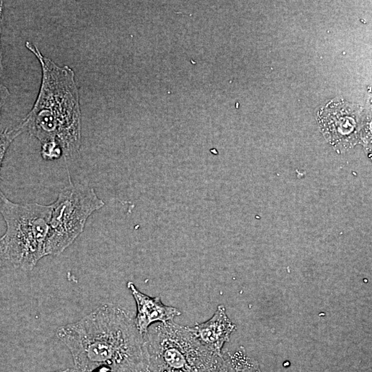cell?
Returning <instances> with one entry per match:
<instances>
[{
    "mask_svg": "<svg viewBox=\"0 0 372 372\" xmlns=\"http://www.w3.org/2000/svg\"><path fill=\"white\" fill-rule=\"evenodd\" d=\"M320 118L322 131L333 145L347 147L357 141L362 125L358 108L348 103H330Z\"/></svg>",
    "mask_w": 372,
    "mask_h": 372,
    "instance_id": "8992f818",
    "label": "cell"
},
{
    "mask_svg": "<svg viewBox=\"0 0 372 372\" xmlns=\"http://www.w3.org/2000/svg\"><path fill=\"white\" fill-rule=\"evenodd\" d=\"M6 262V259L5 257L1 240L0 238V269L3 266Z\"/></svg>",
    "mask_w": 372,
    "mask_h": 372,
    "instance_id": "7c38bea8",
    "label": "cell"
},
{
    "mask_svg": "<svg viewBox=\"0 0 372 372\" xmlns=\"http://www.w3.org/2000/svg\"><path fill=\"white\" fill-rule=\"evenodd\" d=\"M223 362L218 372H262L258 362L249 357L243 347L223 354Z\"/></svg>",
    "mask_w": 372,
    "mask_h": 372,
    "instance_id": "9c48e42d",
    "label": "cell"
},
{
    "mask_svg": "<svg viewBox=\"0 0 372 372\" xmlns=\"http://www.w3.org/2000/svg\"><path fill=\"white\" fill-rule=\"evenodd\" d=\"M75 371H75L74 369H64V370L53 371V372H75Z\"/></svg>",
    "mask_w": 372,
    "mask_h": 372,
    "instance_id": "2e32d148",
    "label": "cell"
},
{
    "mask_svg": "<svg viewBox=\"0 0 372 372\" xmlns=\"http://www.w3.org/2000/svg\"><path fill=\"white\" fill-rule=\"evenodd\" d=\"M188 327L203 344L219 355H223L224 344L229 341L231 335L236 330L223 304L218 305L214 315L207 321Z\"/></svg>",
    "mask_w": 372,
    "mask_h": 372,
    "instance_id": "ba28073f",
    "label": "cell"
},
{
    "mask_svg": "<svg viewBox=\"0 0 372 372\" xmlns=\"http://www.w3.org/2000/svg\"><path fill=\"white\" fill-rule=\"evenodd\" d=\"M127 287L136 302L134 322L142 336L147 333L152 324L173 321L175 317L181 314L177 308L163 304L160 296L151 297L142 293L131 281L127 282Z\"/></svg>",
    "mask_w": 372,
    "mask_h": 372,
    "instance_id": "52a82bcc",
    "label": "cell"
},
{
    "mask_svg": "<svg viewBox=\"0 0 372 372\" xmlns=\"http://www.w3.org/2000/svg\"><path fill=\"white\" fill-rule=\"evenodd\" d=\"M56 336L69 349L79 372L103 366L112 372H149L144 338L130 312L118 305L103 304L78 321L59 327Z\"/></svg>",
    "mask_w": 372,
    "mask_h": 372,
    "instance_id": "6da1fadb",
    "label": "cell"
},
{
    "mask_svg": "<svg viewBox=\"0 0 372 372\" xmlns=\"http://www.w3.org/2000/svg\"><path fill=\"white\" fill-rule=\"evenodd\" d=\"M26 48L37 58L42 71L35 103L19 123L24 131L41 144V156L46 161H65L79 153L81 138V113L75 74L68 65L60 66L45 56L30 41Z\"/></svg>",
    "mask_w": 372,
    "mask_h": 372,
    "instance_id": "7a4b0ae2",
    "label": "cell"
},
{
    "mask_svg": "<svg viewBox=\"0 0 372 372\" xmlns=\"http://www.w3.org/2000/svg\"><path fill=\"white\" fill-rule=\"evenodd\" d=\"M163 372H171V371H164Z\"/></svg>",
    "mask_w": 372,
    "mask_h": 372,
    "instance_id": "e0dca14e",
    "label": "cell"
},
{
    "mask_svg": "<svg viewBox=\"0 0 372 372\" xmlns=\"http://www.w3.org/2000/svg\"><path fill=\"white\" fill-rule=\"evenodd\" d=\"M0 211L6 229L1 240L6 261L31 271L45 254L52 206L16 203L3 194Z\"/></svg>",
    "mask_w": 372,
    "mask_h": 372,
    "instance_id": "277c9868",
    "label": "cell"
},
{
    "mask_svg": "<svg viewBox=\"0 0 372 372\" xmlns=\"http://www.w3.org/2000/svg\"><path fill=\"white\" fill-rule=\"evenodd\" d=\"M105 205L94 189L71 181L51 204L46 256H58L83 232L87 218Z\"/></svg>",
    "mask_w": 372,
    "mask_h": 372,
    "instance_id": "5b68a950",
    "label": "cell"
},
{
    "mask_svg": "<svg viewBox=\"0 0 372 372\" xmlns=\"http://www.w3.org/2000/svg\"><path fill=\"white\" fill-rule=\"evenodd\" d=\"M91 372H112V371L109 367L103 366L96 368Z\"/></svg>",
    "mask_w": 372,
    "mask_h": 372,
    "instance_id": "5bb4252c",
    "label": "cell"
},
{
    "mask_svg": "<svg viewBox=\"0 0 372 372\" xmlns=\"http://www.w3.org/2000/svg\"><path fill=\"white\" fill-rule=\"evenodd\" d=\"M10 95L8 89L0 83V116L3 106L5 105Z\"/></svg>",
    "mask_w": 372,
    "mask_h": 372,
    "instance_id": "8fae6325",
    "label": "cell"
},
{
    "mask_svg": "<svg viewBox=\"0 0 372 372\" xmlns=\"http://www.w3.org/2000/svg\"><path fill=\"white\" fill-rule=\"evenodd\" d=\"M1 25H2V22H0V79L3 74L2 52H1Z\"/></svg>",
    "mask_w": 372,
    "mask_h": 372,
    "instance_id": "4fadbf2b",
    "label": "cell"
},
{
    "mask_svg": "<svg viewBox=\"0 0 372 372\" xmlns=\"http://www.w3.org/2000/svg\"><path fill=\"white\" fill-rule=\"evenodd\" d=\"M143 338L149 372H218L223 362V355L203 344L188 327L174 321L150 326Z\"/></svg>",
    "mask_w": 372,
    "mask_h": 372,
    "instance_id": "3957f363",
    "label": "cell"
},
{
    "mask_svg": "<svg viewBox=\"0 0 372 372\" xmlns=\"http://www.w3.org/2000/svg\"><path fill=\"white\" fill-rule=\"evenodd\" d=\"M23 132V130L20 123L11 129L0 130V170L5 154L10 145L19 134ZM2 194L3 192L0 189V196Z\"/></svg>",
    "mask_w": 372,
    "mask_h": 372,
    "instance_id": "30bf717a",
    "label": "cell"
},
{
    "mask_svg": "<svg viewBox=\"0 0 372 372\" xmlns=\"http://www.w3.org/2000/svg\"><path fill=\"white\" fill-rule=\"evenodd\" d=\"M3 1H0V22L3 21Z\"/></svg>",
    "mask_w": 372,
    "mask_h": 372,
    "instance_id": "9a60e30c",
    "label": "cell"
}]
</instances>
